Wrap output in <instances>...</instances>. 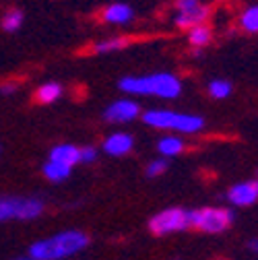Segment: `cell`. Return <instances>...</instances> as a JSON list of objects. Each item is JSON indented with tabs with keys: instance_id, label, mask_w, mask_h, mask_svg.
<instances>
[{
	"instance_id": "cell-3",
	"label": "cell",
	"mask_w": 258,
	"mask_h": 260,
	"mask_svg": "<svg viewBox=\"0 0 258 260\" xmlns=\"http://www.w3.org/2000/svg\"><path fill=\"white\" fill-rule=\"evenodd\" d=\"M141 118L149 128L166 130V133H174V135H197L205 128L203 116L178 112V110H170V108L145 110L141 114Z\"/></svg>"
},
{
	"instance_id": "cell-16",
	"label": "cell",
	"mask_w": 258,
	"mask_h": 260,
	"mask_svg": "<svg viewBox=\"0 0 258 260\" xmlns=\"http://www.w3.org/2000/svg\"><path fill=\"white\" fill-rule=\"evenodd\" d=\"M157 151H159L161 157H166V159L178 157V155H182L186 151V143H184L182 137L172 133V135H166V137H161L157 141Z\"/></svg>"
},
{
	"instance_id": "cell-6",
	"label": "cell",
	"mask_w": 258,
	"mask_h": 260,
	"mask_svg": "<svg viewBox=\"0 0 258 260\" xmlns=\"http://www.w3.org/2000/svg\"><path fill=\"white\" fill-rule=\"evenodd\" d=\"M190 230V211L182 209V207H170L155 213L149 219V232L153 236H172V234H180Z\"/></svg>"
},
{
	"instance_id": "cell-4",
	"label": "cell",
	"mask_w": 258,
	"mask_h": 260,
	"mask_svg": "<svg viewBox=\"0 0 258 260\" xmlns=\"http://www.w3.org/2000/svg\"><path fill=\"white\" fill-rule=\"evenodd\" d=\"M236 215L225 207H201L190 211V230L203 234H223L230 230Z\"/></svg>"
},
{
	"instance_id": "cell-13",
	"label": "cell",
	"mask_w": 258,
	"mask_h": 260,
	"mask_svg": "<svg viewBox=\"0 0 258 260\" xmlns=\"http://www.w3.org/2000/svg\"><path fill=\"white\" fill-rule=\"evenodd\" d=\"M128 46H131V38H126V36H108V38H102V40L95 42L91 46V52L100 54V56H108V54H114V52H122Z\"/></svg>"
},
{
	"instance_id": "cell-8",
	"label": "cell",
	"mask_w": 258,
	"mask_h": 260,
	"mask_svg": "<svg viewBox=\"0 0 258 260\" xmlns=\"http://www.w3.org/2000/svg\"><path fill=\"white\" fill-rule=\"evenodd\" d=\"M143 110L135 97H120L104 110V120L110 124H131L141 118Z\"/></svg>"
},
{
	"instance_id": "cell-23",
	"label": "cell",
	"mask_w": 258,
	"mask_h": 260,
	"mask_svg": "<svg viewBox=\"0 0 258 260\" xmlns=\"http://www.w3.org/2000/svg\"><path fill=\"white\" fill-rule=\"evenodd\" d=\"M17 89H19V83L13 81V79H11V81H5V83H0V95H5V97L17 93Z\"/></svg>"
},
{
	"instance_id": "cell-10",
	"label": "cell",
	"mask_w": 258,
	"mask_h": 260,
	"mask_svg": "<svg viewBox=\"0 0 258 260\" xmlns=\"http://www.w3.org/2000/svg\"><path fill=\"white\" fill-rule=\"evenodd\" d=\"M228 201L232 203V207H238V209L256 205L258 203V178L234 184L228 190Z\"/></svg>"
},
{
	"instance_id": "cell-12",
	"label": "cell",
	"mask_w": 258,
	"mask_h": 260,
	"mask_svg": "<svg viewBox=\"0 0 258 260\" xmlns=\"http://www.w3.org/2000/svg\"><path fill=\"white\" fill-rule=\"evenodd\" d=\"M48 159L67 166V168H75V166L81 164V147H77L73 143H60V145L50 149Z\"/></svg>"
},
{
	"instance_id": "cell-25",
	"label": "cell",
	"mask_w": 258,
	"mask_h": 260,
	"mask_svg": "<svg viewBox=\"0 0 258 260\" xmlns=\"http://www.w3.org/2000/svg\"><path fill=\"white\" fill-rule=\"evenodd\" d=\"M11 260H34L31 256H19V258H11Z\"/></svg>"
},
{
	"instance_id": "cell-26",
	"label": "cell",
	"mask_w": 258,
	"mask_h": 260,
	"mask_svg": "<svg viewBox=\"0 0 258 260\" xmlns=\"http://www.w3.org/2000/svg\"><path fill=\"white\" fill-rule=\"evenodd\" d=\"M213 3H225V0H213Z\"/></svg>"
},
{
	"instance_id": "cell-24",
	"label": "cell",
	"mask_w": 258,
	"mask_h": 260,
	"mask_svg": "<svg viewBox=\"0 0 258 260\" xmlns=\"http://www.w3.org/2000/svg\"><path fill=\"white\" fill-rule=\"evenodd\" d=\"M248 248L254 252V254H258V238H254V240H250L248 242Z\"/></svg>"
},
{
	"instance_id": "cell-11",
	"label": "cell",
	"mask_w": 258,
	"mask_h": 260,
	"mask_svg": "<svg viewBox=\"0 0 258 260\" xmlns=\"http://www.w3.org/2000/svg\"><path fill=\"white\" fill-rule=\"evenodd\" d=\"M102 149L110 157H126L135 149V137L124 133V130H116V133H112L104 139Z\"/></svg>"
},
{
	"instance_id": "cell-21",
	"label": "cell",
	"mask_w": 258,
	"mask_h": 260,
	"mask_svg": "<svg viewBox=\"0 0 258 260\" xmlns=\"http://www.w3.org/2000/svg\"><path fill=\"white\" fill-rule=\"evenodd\" d=\"M170 168V161L166 157H157L153 161H149V166L145 168V176L147 178H159V176H164Z\"/></svg>"
},
{
	"instance_id": "cell-22",
	"label": "cell",
	"mask_w": 258,
	"mask_h": 260,
	"mask_svg": "<svg viewBox=\"0 0 258 260\" xmlns=\"http://www.w3.org/2000/svg\"><path fill=\"white\" fill-rule=\"evenodd\" d=\"M100 155V149L93 147V145H85L81 147V164H93Z\"/></svg>"
},
{
	"instance_id": "cell-17",
	"label": "cell",
	"mask_w": 258,
	"mask_h": 260,
	"mask_svg": "<svg viewBox=\"0 0 258 260\" xmlns=\"http://www.w3.org/2000/svg\"><path fill=\"white\" fill-rule=\"evenodd\" d=\"M238 27L248 36H256L258 34V5H250L240 13Z\"/></svg>"
},
{
	"instance_id": "cell-14",
	"label": "cell",
	"mask_w": 258,
	"mask_h": 260,
	"mask_svg": "<svg viewBox=\"0 0 258 260\" xmlns=\"http://www.w3.org/2000/svg\"><path fill=\"white\" fill-rule=\"evenodd\" d=\"M62 95H64V87H62L58 81H46V83H42V85L36 89V93H34L36 102L42 104V106H52V104H56Z\"/></svg>"
},
{
	"instance_id": "cell-9",
	"label": "cell",
	"mask_w": 258,
	"mask_h": 260,
	"mask_svg": "<svg viewBox=\"0 0 258 260\" xmlns=\"http://www.w3.org/2000/svg\"><path fill=\"white\" fill-rule=\"evenodd\" d=\"M100 19L110 27H126L137 19V11L128 3H110L100 11Z\"/></svg>"
},
{
	"instance_id": "cell-19",
	"label": "cell",
	"mask_w": 258,
	"mask_h": 260,
	"mask_svg": "<svg viewBox=\"0 0 258 260\" xmlns=\"http://www.w3.org/2000/svg\"><path fill=\"white\" fill-rule=\"evenodd\" d=\"M25 23V13L21 9H9L3 19H0V27H3L5 34H17Z\"/></svg>"
},
{
	"instance_id": "cell-2",
	"label": "cell",
	"mask_w": 258,
	"mask_h": 260,
	"mask_svg": "<svg viewBox=\"0 0 258 260\" xmlns=\"http://www.w3.org/2000/svg\"><path fill=\"white\" fill-rule=\"evenodd\" d=\"M89 246V236L81 230H64L54 236L42 238L29 246L34 260H67L77 256Z\"/></svg>"
},
{
	"instance_id": "cell-7",
	"label": "cell",
	"mask_w": 258,
	"mask_h": 260,
	"mask_svg": "<svg viewBox=\"0 0 258 260\" xmlns=\"http://www.w3.org/2000/svg\"><path fill=\"white\" fill-rule=\"evenodd\" d=\"M211 17V7L203 0H174L172 23L180 31H188L197 25L207 23Z\"/></svg>"
},
{
	"instance_id": "cell-18",
	"label": "cell",
	"mask_w": 258,
	"mask_h": 260,
	"mask_svg": "<svg viewBox=\"0 0 258 260\" xmlns=\"http://www.w3.org/2000/svg\"><path fill=\"white\" fill-rule=\"evenodd\" d=\"M42 174L46 180L50 182H64V180H69L71 174H73V168H67V166H62V164H56V161H46L44 168H42Z\"/></svg>"
},
{
	"instance_id": "cell-20",
	"label": "cell",
	"mask_w": 258,
	"mask_h": 260,
	"mask_svg": "<svg viewBox=\"0 0 258 260\" xmlns=\"http://www.w3.org/2000/svg\"><path fill=\"white\" fill-rule=\"evenodd\" d=\"M234 91V85L228 81V79H213L209 85H207V93L213 100H228Z\"/></svg>"
},
{
	"instance_id": "cell-15",
	"label": "cell",
	"mask_w": 258,
	"mask_h": 260,
	"mask_svg": "<svg viewBox=\"0 0 258 260\" xmlns=\"http://www.w3.org/2000/svg\"><path fill=\"white\" fill-rule=\"evenodd\" d=\"M186 40L190 44L192 50H205L211 42H213V29L209 23H203V25H197L186 31Z\"/></svg>"
},
{
	"instance_id": "cell-5",
	"label": "cell",
	"mask_w": 258,
	"mask_h": 260,
	"mask_svg": "<svg viewBox=\"0 0 258 260\" xmlns=\"http://www.w3.org/2000/svg\"><path fill=\"white\" fill-rule=\"evenodd\" d=\"M44 213V201L36 197H3L0 199V223L34 221Z\"/></svg>"
},
{
	"instance_id": "cell-1",
	"label": "cell",
	"mask_w": 258,
	"mask_h": 260,
	"mask_svg": "<svg viewBox=\"0 0 258 260\" xmlns=\"http://www.w3.org/2000/svg\"><path fill=\"white\" fill-rule=\"evenodd\" d=\"M118 89L133 97H157V100H178L184 83L176 73L159 71L149 75H126L118 81Z\"/></svg>"
}]
</instances>
